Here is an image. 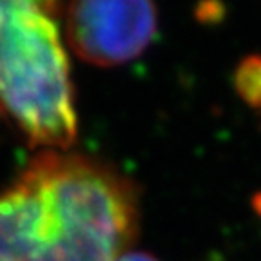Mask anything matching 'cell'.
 <instances>
[{
    "instance_id": "1",
    "label": "cell",
    "mask_w": 261,
    "mask_h": 261,
    "mask_svg": "<svg viewBox=\"0 0 261 261\" xmlns=\"http://www.w3.org/2000/svg\"><path fill=\"white\" fill-rule=\"evenodd\" d=\"M138 228L133 179L80 152L40 151L0 192V261H116Z\"/></svg>"
},
{
    "instance_id": "2",
    "label": "cell",
    "mask_w": 261,
    "mask_h": 261,
    "mask_svg": "<svg viewBox=\"0 0 261 261\" xmlns=\"http://www.w3.org/2000/svg\"><path fill=\"white\" fill-rule=\"evenodd\" d=\"M62 6L0 0V106L33 147L69 151L78 136Z\"/></svg>"
},
{
    "instance_id": "3",
    "label": "cell",
    "mask_w": 261,
    "mask_h": 261,
    "mask_svg": "<svg viewBox=\"0 0 261 261\" xmlns=\"http://www.w3.org/2000/svg\"><path fill=\"white\" fill-rule=\"evenodd\" d=\"M64 37L78 58L98 67L135 60L151 45L158 31L152 2L86 0L62 6Z\"/></svg>"
},
{
    "instance_id": "4",
    "label": "cell",
    "mask_w": 261,
    "mask_h": 261,
    "mask_svg": "<svg viewBox=\"0 0 261 261\" xmlns=\"http://www.w3.org/2000/svg\"><path fill=\"white\" fill-rule=\"evenodd\" d=\"M236 87L241 96L252 106H261V60L249 58L236 73Z\"/></svg>"
},
{
    "instance_id": "5",
    "label": "cell",
    "mask_w": 261,
    "mask_h": 261,
    "mask_svg": "<svg viewBox=\"0 0 261 261\" xmlns=\"http://www.w3.org/2000/svg\"><path fill=\"white\" fill-rule=\"evenodd\" d=\"M116 261H160V259L152 256V254L143 252V250H127Z\"/></svg>"
}]
</instances>
